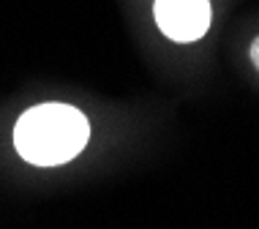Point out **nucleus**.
<instances>
[{"instance_id": "f257e3e1", "label": "nucleus", "mask_w": 259, "mask_h": 229, "mask_svg": "<svg viewBox=\"0 0 259 229\" xmlns=\"http://www.w3.org/2000/svg\"><path fill=\"white\" fill-rule=\"evenodd\" d=\"M90 140V123L68 104L30 107L14 126V148L27 164L58 166L79 156Z\"/></svg>"}, {"instance_id": "f03ea898", "label": "nucleus", "mask_w": 259, "mask_h": 229, "mask_svg": "<svg viewBox=\"0 0 259 229\" xmlns=\"http://www.w3.org/2000/svg\"><path fill=\"white\" fill-rule=\"evenodd\" d=\"M210 0H156L153 17L158 30L178 44L199 41L210 27Z\"/></svg>"}, {"instance_id": "7ed1b4c3", "label": "nucleus", "mask_w": 259, "mask_h": 229, "mask_svg": "<svg viewBox=\"0 0 259 229\" xmlns=\"http://www.w3.org/2000/svg\"><path fill=\"white\" fill-rule=\"evenodd\" d=\"M251 63H254V68L259 71V36L251 41Z\"/></svg>"}]
</instances>
